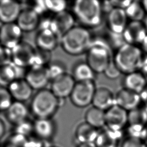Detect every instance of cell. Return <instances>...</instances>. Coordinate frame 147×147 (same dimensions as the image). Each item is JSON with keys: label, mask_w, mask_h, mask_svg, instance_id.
<instances>
[{"label": "cell", "mask_w": 147, "mask_h": 147, "mask_svg": "<svg viewBox=\"0 0 147 147\" xmlns=\"http://www.w3.org/2000/svg\"><path fill=\"white\" fill-rule=\"evenodd\" d=\"M75 19L88 29L99 26L104 13L102 3L97 0H78L72 5V12Z\"/></svg>", "instance_id": "6da1fadb"}, {"label": "cell", "mask_w": 147, "mask_h": 147, "mask_svg": "<svg viewBox=\"0 0 147 147\" xmlns=\"http://www.w3.org/2000/svg\"><path fill=\"white\" fill-rule=\"evenodd\" d=\"M92 39L89 29L75 25L60 37V44L67 54L79 56L86 53Z\"/></svg>", "instance_id": "7a4b0ae2"}, {"label": "cell", "mask_w": 147, "mask_h": 147, "mask_svg": "<svg viewBox=\"0 0 147 147\" xmlns=\"http://www.w3.org/2000/svg\"><path fill=\"white\" fill-rule=\"evenodd\" d=\"M86 53V61L96 74H103L113 60L112 47L103 38H93Z\"/></svg>", "instance_id": "3957f363"}, {"label": "cell", "mask_w": 147, "mask_h": 147, "mask_svg": "<svg viewBox=\"0 0 147 147\" xmlns=\"http://www.w3.org/2000/svg\"><path fill=\"white\" fill-rule=\"evenodd\" d=\"M145 54L139 46L125 44L118 48L113 61L125 75L139 71Z\"/></svg>", "instance_id": "277c9868"}, {"label": "cell", "mask_w": 147, "mask_h": 147, "mask_svg": "<svg viewBox=\"0 0 147 147\" xmlns=\"http://www.w3.org/2000/svg\"><path fill=\"white\" fill-rule=\"evenodd\" d=\"M60 100L50 89L38 90L32 97L30 110L36 119L52 118L60 106Z\"/></svg>", "instance_id": "5b68a950"}, {"label": "cell", "mask_w": 147, "mask_h": 147, "mask_svg": "<svg viewBox=\"0 0 147 147\" xmlns=\"http://www.w3.org/2000/svg\"><path fill=\"white\" fill-rule=\"evenodd\" d=\"M96 87L94 81L76 82L69 96L71 103L79 108H84L92 103Z\"/></svg>", "instance_id": "8992f818"}, {"label": "cell", "mask_w": 147, "mask_h": 147, "mask_svg": "<svg viewBox=\"0 0 147 147\" xmlns=\"http://www.w3.org/2000/svg\"><path fill=\"white\" fill-rule=\"evenodd\" d=\"M12 63L17 67L23 68L33 65L36 52L34 48L30 43L22 41L11 49Z\"/></svg>", "instance_id": "52a82bcc"}, {"label": "cell", "mask_w": 147, "mask_h": 147, "mask_svg": "<svg viewBox=\"0 0 147 147\" xmlns=\"http://www.w3.org/2000/svg\"><path fill=\"white\" fill-rule=\"evenodd\" d=\"M146 124L147 114L143 106H139L128 111L129 136L142 138L143 131Z\"/></svg>", "instance_id": "ba28073f"}, {"label": "cell", "mask_w": 147, "mask_h": 147, "mask_svg": "<svg viewBox=\"0 0 147 147\" xmlns=\"http://www.w3.org/2000/svg\"><path fill=\"white\" fill-rule=\"evenodd\" d=\"M105 120L106 128L122 131L127 125L128 111L115 104L105 111Z\"/></svg>", "instance_id": "9c48e42d"}, {"label": "cell", "mask_w": 147, "mask_h": 147, "mask_svg": "<svg viewBox=\"0 0 147 147\" xmlns=\"http://www.w3.org/2000/svg\"><path fill=\"white\" fill-rule=\"evenodd\" d=\"M22 34L16 22L2 24L0 27V45L13 49L22 41Z\"/></svg>", "instance_id": "30bf717a"}, {"label": "cell", "mask_w": 147, "mask_h": 147, "mask_svg": "<svg viewBox=\"0 0 147 147\" xmlns=\"http://www.w3.org/2000/svg\"><path fill=\"white\" fill-rule=\"evenodd\" d=\"M24 79L33 90L37 91L45 88L51 82L47 66L34 65L29 67Z\"/></svg>", "instance_id": "8fae6325"}, {"label": "cell", "mask_w": 147, "mask_h": 147, "mask_svg": "<svg viewBox=\"0 0 147 147\" xmlns=\"http://www.w3.org/2000/svg\"><path fill=\"white\" fill-rule=\"evenodd\" d=\"M76 83L72 75L67 72L51 80L50 90L57 98H66L70 96Z\"/></svg>", "instance_id": "7c38bea8"}, {"label": "cell", "mask_w": 147, "mask_h": 147, "mask_svg": "<svg viewBox=\"0 0 147 147\" xmlns=\"http://www.w3.org/2000/svg\"><path fill=\"white\" fill-rule=\"evenodd\" d=\"M76 19L72 13L67 10L55 14L52 17L50 30L59 37L74 27Z\"/></svg>", "instance_id": "4fadbf2b"}, {"label": "cell", "mask_w": 147, "mask_h": 147, "mask_svg": "<svg viewBox=\"0 0 147 147\" xmlns=\"http://www.w3.org/2000/svg\"><path fill=\"white\" fill-rule=\"evenodd\" d=\"M147 36L142 21H130L124 30L122 36L126 44L141 45Z\"/></svg>", "instance_id": "5bb4252c"}, {"label": "cell", "mask_w": 147, "mask_h": 147, "mask_svg": "<svg viewBox=\"0 0 147 147\" xmlns=\"http://www.w3.org/2000/svg\"><path fill=\"white\" fill-rule=\"evenodd\" d=\"M128 20L125 10L113 8L107 13L106 18L109 32L114 34H122L129 23Z\"/></svg>", "instance_id": "9a60e30c"}, {"label": "cell", "mask_w": 147, "mask_h": 147, "mask_svg": "<svg viewBox=\"0 0 147 147\" xmlns=\"http://www.w3.org/2000/svg\"><path fill=\"white\" fill-rule=\"evenodd\" d=\"M56 130V123L52 118H37L33 121V134L38 138L51 141Z\"/></svg>", "instance_id": "2e32d148"}, {"label": "cell", "mask_w": 147, "mask_h": 147, "mask_svg": "<svg viewBox=\"0 0 147 147\" xmlns=\"http://www.w3.org/2000/svg\"><path fill=\"white\" fill-rule=\"evenodd\" d=\"M115 104L127 111L137 108L141 103L139 94L124 88L115 94Z\"/></svg>", "instance_id": "e0dca14e"}, {"label": "cell", "mask_w": 147, "mask_h": 147, "mask_svg": "<svg viewBox=\"0 0 147 147\" xmlns=\"http://www.w3.org/2000/svg\"><path fill=\"white\" fill-rule=\"evenodd\" d=\"M21 4L16 1H0V22L2 24L16 22L21 11Z\"/></svg>", "instance_id": "ac0fdd59"}, {"label": "cell", "mask_w": 147, "mask_h": 147, "mask_svg": "<svg viewBox=\"0 0 147 147\" xmlns=\"http://www.w3.org/2000/svg\"><path fill=\"white\" fill-rule=\"evenodd\" d=\"M7 88L13 100L24 103L32 97L33 90L26 80L22 78L17 79Z\"/></svg>", "instance_id": "d6986e66"}, {"label": "cell", "mask_w": 147, "mask_h": 147, "mask_svg": "<svg viewBox=\"0 0 147 147\" xmlns=\"http://www.w3.org/2000/svg\"><path fill=\"white\" fill-rule=\"evenodd\" d=\"M40 16L29 8L21 10L16 22L23 32H30L39 26Z\"/></svg>", "instance_id": "ffe728a7"}, {"label": "cell", "mask_w": 147, "mask_h": 147, "mask_svg": "<svg viewBox=\"0 0 147 147\" xmlns=\"http://www.w3.org/2000/svg\"><path fill=\"white\" fill-rule=\"evenodd\" d=\"M92 105L93 106L106 111L115 105V94L107 87L96 88Z\"/></svg>", "instance_id": "44dd1931"}, {"label": "cell", "mask_w": 147, "mask_h": 147, "mask_svg": "<svg viewBox=\"0 0 147 147\" xmlns=\"http://www.w3.org/2000/svg\"><path fill=\"white\" fill-rule=\"evenodd\" d=\"M29 110L24 102L13 101L5 111L7 121L14 126L28 119Z\"/></svg>", "instance_id": "7402d4cb"}, {"label": "cell", "mask_w": 147, "mask_h": 147, "mask_svg": "<svg viewBox=\"0 0 147 147\" xmlns=\"http://www.w3.org/2000/svg\"><path fill=\"white\" fill-rule=\"evenodd\" d=\"M59 37L50 29H40L35 38L36 48L48 52L53 51L58 44Z\"/></svg>", "instance_id": "603a6c76"}, {"label": "cell", "mask_w": 147, "mask_h": 147, "mask_svg": "<svg viewBox=\"0 0 147 147\" xmlns=\"http://www.w3.org/2000/svg\"><path fill=\"white\" fill-rule=\"evenodd\" d=\"M122 88L140 94L147 84V82L140 71L126 74L122 82Z\"/></svg>", "instance_id": "cb8c5ba5"}, {"label": "cell", "mask_w": 147, "mask_h": 147, "mask_svg": "<svg viewBox=\"0 0 147 147\" xmlns=\"http://www.w3.org/2000/svg\"><path fill=\"white\" fill-rule=\"evenodd\" d=\"M99 132L98 129L84 122L79 124L76 127L75 138L79 144L95 143Z\"/></svg>", "instance_id": "d4e9b609"}, {"label": "cell", "mask_w": 147, "mask_h": 147, "mask_svg": "<svg viewBox=\"0 0 147 147\" xmlns=\"http://www.w3.org/2000/svg\"><path fill=\"white\" fill-rule=\"evenodd\" d=\"M122 137V131L111 130L107 128L99 131L95 142L96 147H118Z\"/></svg>", "instance_id": "484cf974"}, {"label": "cell", "mask_w": 147, "mask_h": 147, "mask_svg": "<svg viewBox=\"0 0 147 147\" xmlns=\"http://www.w3.org/2000/svg\"><path fill=\"white\" fill-rule=\"evenodd\" d=\"M72 76L76 82L94 81L96 74L86 61L75 63L72 69Z\"/></svg>", "instance_id": "4316f807"}, {"label": "cell", "mask_w": 147, "mask_h": 147, "mask_svg": "<svg viewBox=\"0 0 147 147\" xmlns=\"http://www.w3.org/2000/svg\"><path fill=\"white\" fill-rule=\"evenodd\" d=\"M84 118L86 123L97 129L106 126L105 111L93 106L86 111Z\"/></svg>", "instance_id": "83f0119b"}, {"label": "cell", "mask_w": 147, "mask_h": 147, "mask_svg": "<svg viewBox=\"0 0 147 147\" xmlns=\"http://www.w3.org/2000/svg\"><path fill=\"white\" fill-rule=\"evenodd\" d=\"M19 67L13 63L0 67V86L7 87L19 78Z\"/></svg>", "instance_id": "f1b7e54d"}, {"label": "cell", "mask_w": 147, "mask_h": 147, "mask_svg": "<svg viewBox=\"0 0 147 147\" xmlns=\"http://www.w3.org/2000/svg\"><path fill=\"white\" fill-rule=\"evenodd\" d=\"M125 10L130 21H142L146 16L142 2L138 1H132Z\"/></svg>", "instance_id": "f546056e"}, {"label": "cell", "mask_w": 147, "mask_h": 147, "mask_svg": "<svg viewBox=\"0 0 147 147\" xmlns=\"http://www.w3.org/2000/svg\"><path fill=\"white\" fill-rule=\"evenodd\" d=\"M47 68L49 77L51 80L59 77L67 73V67L65 64L60 60L51 61L47 65Z\"/></svg>", "instance_id": "4dcf8cb0"}, {"label": "cell", "mask_w": 147, "mask_h": 147, "mask_svg": "<svg viewBox=\"0 0 147 147\" xmlns=\"http://www.w3.org/2000/svg\"><path fill=\"white\" fill-rule=\"evenodd\" d=\"M28 138L13 132L6 140L2 147H27Z\"/></svg>", "instance_id": "1f68e13d"}, {"label": "cell", "mask_w": 147, "mask_h": 147, "mask_svg": "<svg viewBox=\"0 0 147 147\" xmlns=\"http://www.w3.org/2000/svg\"><path fill=\"white\" fill-rule=\"evenodd\" d=\"M14 133L24 136L27 138L33 134V122L28 119L14 126Z\"/></svg>", "instance_id": "d6a6232c"}, {"label": "cell", "mask_w": 147, "mask_h": 147, "mask_svg": "<svg viewBox=\"0 0 147 147\" xmlns=\"http://www.w3.org/2000/svg\"><path fill=\"white\" fill-rule=\"evenodd\" d=\"M48 11L55 14L64 11L67 7V2L63 0H46L45 1Z\"/></svg>", "instance_id": "836d02e7"}, {"label": "cell", "mask_w": 147, "mask_h": 147, "mask_svg": "<svg viewBox=\"0 0 147 147\" xmlns=\"http://www.w3.org/2000/svg\"><path fill=\"white\" fill-rule=\"evenodd\" d=\"M51 52L36 48L34 65L47 66L51 61Z\"/></svg>", "instance_id": "e575fe53"}, {"label": "cell", "mask_w": 147, "mask_h": 147, "mask_svg": "<svg viewBox=\"0 0 147 147\" xmlns=\"http://www.w3.org/2000/svg\"><path fill=\"white\" fill-rule=\"evenodd\" d=\"M13 102L7 87L0 86V111H6Z\"/></svg>", "instance_id": "d590c367"}, {"label": "cell", "mask_w": 147, "mask_h": 147, "mask_svg": "<svg viewBox=\"0 0 147 147\" xmlns=\"http://www.w3.org/2000/svg\"><path fill=\"white\" fill-rule=\"evenodd\" d=\"M25 5L26 8L30 9L40 16L48 11L45 1H26Z\"/></svg>", "instance_id": "8d00e7d4"}, {"label": "cell", "mask_w": 147, "mask_h": 147, "mask_svg": "<svg viewBox=\"0 0 147 147\" xmlns=\"http://www.w3.org/2000/svg\"><path fill=\"white\" fill-rule=\"evenodd\" d=\"M146 145L142 138L128 136L123 141L121 147H146Z\"/></svg>", "instance_id": "74e56055"}, {"label": "cell", "mask_w": 147, "mask_h": 147, "mask_svg": "<svg viewBox=\"0 0 147 147\" xmlns=\"http://www.w3.org/2000/svg\"><path fill=\"white\" fill-rule=\"evenodd\" d=\"M103 74L107 79L111 80H114L117 79L122 74L121 71L115 65L113 60L108 65V67L105 70Z\"/></svg>", "instance_id": "f35d334b"}, {"label": "cell", "mask_w": 147, "mask_h": 147, "mask_svg": "<svg viewBox=\"0 0 147 147\" xmlns=\"http://www.w3.org/2000/svg\"><path fill=\"white\" fill-rule=\"evenodd\" d=\"M12 63L11 49L0 45V67Z\"/></svg>", "instance_id": "ab89813d"}, {"label": "cell", "mask_w": 147, "mask_h": 147, "mask_svg": "<svg viewBox=\"0 0 147 147\" xmlns=\"http://www.w3.org/2000/svg\"><path fill=\"white\" fill-rule=\"evenodd\" d=\"M131 1V0L108 1V3L111 9L113 8H118L125 10L127 8V7L130 4Z\"/></svg>", "instance_id": "60d3db41"}, {"label": "cell", "mask_w": 147, "mask_h": 147, "mask_svg": "<svg viewBox=\"0 0 147 147\" xmlns=\"http://www.w3.org/2000/svg\"><path fill=\"white\" fill-rule=\"evenodd\" d=\"M139 71L145 78L147 82V55H145Z\"/></svg>", "instance_id": "b9f144b4"}, {"label": "cell", "mask_w": 147, "mask_h": 147, "mask_svg": "<svg viewBox=\"0 0 147 147\" xmlns=\"http://www.w3.org/2000/svg\"><path fill=\"white\" fill-rule=\"evenodd\" d=\"M140 96L141 102L143 103L144 106H147V84L140 94Z\"/></svg>", "instance_id": "7bdbcfd3"}, {"label": "cell", "mask_w": 147, "mask_h": 147, "mask_svg": "<svg viewBox=\"0 0 147 147\" xmlns=\"http://www.w3.org/2000/svg\"><path fill=\"white\" fill-rule=\"evenodd\" d=\"M6 133V125L4 121L0 118V140L4 137Z\"/></svg>", "instance_id": "ee69618b"}, {"label": "cell", "mask_w": 147, "mask_h": 147, "mask_svg": "<svg viewBox=\"0 0 147 147\" xmlns=\"http://www.w3.org/2000/svg\"><path fill=\"white\" fill-rule=\"evenodd\" d=\"M141 48L142 50L144 53L147 55V36H146L144 41H143L142 44L141 45Z\"/></svg>", "instance_id": "f6af8a7d"}, {"label": "cell", "mask_w": 147, "mask_h": 147, "mask_svg": "<svg viewBox=\"0 0 147 147\" xmlns=\"http://www.w3.org/2000/svg\"><path fill=\"white\" fill-rule=\"evenodd\" d=\"M142 139L144 140V141L146 143L147 145V124L146 125L144 131L142 133Z\"/></svg>", "instance_id": "bcb514c9"}, {"label": "cell", "mask_w": 147, "mask_h": 147, "mask_svg": "<svg viewBox=\"0 0 147 147\" xmlns=\"http://www.w3.org/2000/svg\"><path fill=\"white\" fill-rule=\"evenodd\" d=\"M78 147H96L95 143H87L79 144Z\"/></svg>", "instance_id": "7dc6e473"}, {"label": "cell", "mask_w": 147, "mask_h": 147, "mask_svg": "<svg viewBox=\"0 0 147 147\" xmlns=\"http://www.w3.org/2000/svg\"><path fill=\"white\" fill-rule=\"evenodd\" d=\"M142 2V6L144 7V9L145 11V13L147 15V0H144V1H141Z\"/></svg>", "instance_id": "c3c4849f"}, {"label": "cell", "mask_w": 147, "mask_h": 147, "mask_svg": "<svg viewBox=\"0 0 147 147\" xmlns=\"http://www.w3.org/2000/svg\"><path fill=\"white\" fill-rule=\"evenodd\" d=\"M142 22L144 24V25L146 29V30L147 32V15L146 16V17H145V18L144 19V20L142 21Z\"/></svg>", "instance_id": "681fc988"}, {"label": "cell", "mask_w": 147, "mask_h": 147, "mask_svg": "<svg viewBox=\"0 0 147 147\" xmlns=\"http://www.w3.org/2000/svg\"><path fill=\"white\" fill-rule=\"evenodd\" d=\"M52 147H59V146H55V145H53Z\"/></svg>", "instance_id": "f907efd6"}, {"label": "cell", "mask_w": 147, "mask_h": 147, "mask_svg": "<svg viewBox=\"0 0 147 147\" xmlns=\"http://www.w3.org/2000/svg\"><path fill=\"white\" fill-rule=\"evenodd\" d=\"M146 147H147V145H146Z\"/></svg>", "instance_id": "816d5d0a"}]
</instances>
